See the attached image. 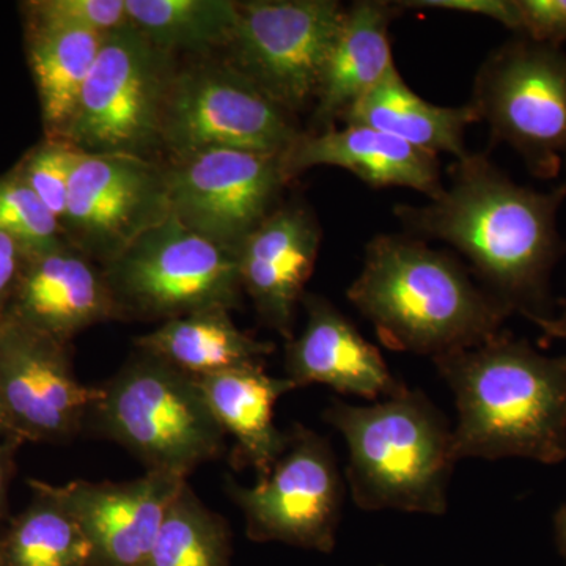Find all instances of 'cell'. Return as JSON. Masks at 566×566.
Masks as SVG:
<instances>
[{
    "instance_id": "1",
    "label": "cell",
    "mask_w": 566,
    "mask_h": 566,
    "mask_svg": "<svg viewBox=\"0 0 566 566\" xmlns=\"http://www.w3.org/2000/svg\"><path fill=\"white\" fill-rule=\"evenodd\" d=\"M449 185L424 205H395L406 232L463 253L482 289L528 322L551 318V274L566 243L557 214L566 180L542 192L517 185L486 155L468 153L449 169Z\"/></svg>"
},
{
    "instance_id": "2",
    "label": "cell",
    "mask_w": 566,
    "mask_h": 566,
    "mask_svg": "<svg viewBox=\"0 0 566 566\" xmlns=\"http://www.w3.org/2000/svg\"><path fill=\"white\" fill-rule=\"evenodd\" d=\"M433 363L455 395V461L566 460V354L545 356L501 331Z\"/></svg>"
},
{
    "instance_id": "3",
    "label": "cell",
    "mask_w": 566,
    "mask_h": 566,
    "mask_svg": "<svg viewBox=\"0 0 566 566\" xmlns=\"http://www.w3.org/2000/svg\"><path fill=\"white\" fill-rule=\"evenodd\" d=\"M346 296L387 348L431 359L490 340L510 316L455 256L411 234H376Z\"/></svg>"
},
{
    "instance_id": "4",
    "label": "cell",
    "mask_w": 566,
    "mask_h": 566,
    "mask_svg": "<svg viewBox=\"0 0 566 566\" xmlns=\"http://www.w3.org/2000/svg\"><path fill=\"white\" fill-rule=\"evenodd\" d=\"M323 416L344 436L346 480L360 510L444 515L453 430L430 398L405 387L368 406L334 400Z\"/></svg>"
},
{
    "instance_id": "5",
    "label": "cell",
    "mask_w": 566,
    "mask_h": 566,
    "mask_svg": "<svg viewBox=\"0 0 566 566\" xmlns=\"http://www.w3.org/2000/svg\"><path fill=\"white\" fill-rule=\"evenodd\" d=\"M98 389L88 420L147 471L188 479L226 449V433L196 376L155 354L137 349Z\"/></svg>"
},
{
    "instance_id": "6",
    "label": "cell",
    "mask_w": 566,
    "mask_h": 566,
    "mask_svg": "<svg viewBox=\"0 0 566 566\" xmlns=\"http://www.w3.org/2000/svg\"><path fill=\"white\" fill-rule=\"evenodd\" d=\"M103 270L120 319L164 323L243 303L237 253L192 232L172 212Z\"/></svg>"
},
{
    "instance_id": "7",
    "label": "cell",
    "mask_w": 566,
    "mask_h": 566,
    "mask_svg": "<svg viewBox=\"0 0 566 566\" xmlns=\"http://www.w3.org/2000/svg\"><path fill=\"white\" fill-rule=\"evenodd\" d=\"M538 178H556L566 158V54L524 36L495 48L476 71L469 102Z\"/></svg>"
},
{
    "instance_id": "8",
    "label": "cell",
    "mask_w": 566,
    "mask_h": 566,
    "mask_svg": "<svg viewBox=\"0 0 566 566\" xmlns=\"http://www.w3.org/2000/svg\"><path fill=\"white\" fill-rule=\"evenodd\" d=\"M172 57L133 25L104 35L63 139L84 153L148 158L161 145L164 104L177 73Z\"/></svg>"
},
{
    "instance_id": "9",
    "label": "cell",
    "mask_w": 566,
    "mask_h": 566,
    "mask_svg": "<svg viewBox=\"0 0 566 566\" xmlns=\"http://www.w3.org/2000/svg\"><path fill=\"white\" fill-rule=\"evenodd\" d=\"M227 493L240 506L245 535L333 553L345 501V482L329 441L293 424L289 444L271 471L253 486L229 480Z\"/></svg>"
},
{
    "instance_id": "10",
    "label": "cell",
    "mask_w": 566,
    "mask_h": 566,
    "mask_svg": "<svg viewBox=\"0 0 566 566\" xmlns=\"http://www.w3.org/2000/svg\"><path fill=\"white\" fill-rule=\"evenodd\" d=\"M300 134L292 114L229 62L177 71L170 82L161 145L174 158L208 148L281 156Z\"/></svg>"
},
{
    "instance_id": "11",
    "label": "cell",
    "mask_w": 566,
    "mask_h": 566,
    "mask_svg": "<svg viewBox=\"0 0 566 566\" xmlns=\"http://www.w3.org/2000/svg\"><path fill=\"white\" fill-rule=\"evenodd\" d=\"M344 13L335 0L238 2L227 62L293 115L315 102Z\"/></svg>"
},
{
    "instance_id": "12",
    "label": "cell",
    "mask_w": 566,
    "mask_h": 566,
    "mask_svg": "<svg viewBox=\"0 0 566 566\" xmlns=\"http://www.w3.org/2000/svg\"><path fill=\"white\" fill-rule=\"evenodd\" d=\"M170 212L166 167L144 156L82 151L61 223L65 240L104 266Z\"/></svg>"
},
{
    "instance_id": "13",
    "label": "cell",
    "mask_w": 566,
    "mask_h": 566,
    "mask_svg": "<svg viewBox=\"0 0 566 566\" xmlns=\"http://www.w3.org/2000/svg\"><path fill=\"white\" fill-rule=\"evenodd\" d=\"M166 170L175 218L237 255L245 237L277 208L289 182L281 156L234 148L178 156Z\"/></svg>"
},
{
    "instance_id": "14",
    "label": "cell",
    "mask_w": 566,
    "mask_h": 566,
    "mask_svg": "<svg viewBox=\"0 0 566 566\" xmlns=\"http://www.w3.org/2000/svg\"><path fill=\"white\" fill-rule=\"evenodd\" d=\"M98 386H85L69 344L0 316V411L7 436L22 442L70 441L88 422Z\"/></svg>"
},
{
    "instance_id": "15",
    "label": "cell",
    "mask_w": 566,
    "mask_h": 566,
    "mask_svg": "<svg viewBox=\"0 0 566 566\" xmlns=\"http://www.w3.org/2000/svg\"><path fill=\"white\" fill-rule=\"evenodd\" d=\"M186 482L147 471L128 482L74 480L52 488L91 545V566H142Z\"/></svg>"
},
{
    "instance_id": "16",
    "label": "cell",
    "mask_w": 566,
    "mask_h": 566,
    "mask_svg": "<svg viewBox=\"0 0 566 566\" xmlns=\"http://www.w3.org/2000/svg\"><path fill=\"white\" fill-rule=\"evenodd\" d=\"M3 315L69 345L95 324L120 319L102 264L69 241L28 253Z\"/></svg>"
},
{
    "instance_id": "17",
    "label": "cell",
    "mask_w": 566,
    "mask_h": 566,
    "mask_svg": "<svg viewBox=\"0 0 566 566\" xmlns=\"http://www.w3.org/2000/svg\"><path fill=\"white\" fill-rule=\"evenodd\" d=\"M322 227L301 200L275 208L238 249L241 283L263 324L293 338L294 316L314 274Z\"/></svg>"
},
{
    "instance_id": "18",
    "label": "cell",
    "mask_w": 566,
    "mask_h": 566,
    "mask_svg": "<svg viewBox=\"0 0 566 566\" xmlns=\"http://www.w3.org/2000/svg\"><path fill=\"white\" fill-rule=\"evenodd\" d=\"M301 304L307 322L303 333L285 346V378L296 389L323 385L368 400H382L405 389L381 352L329 300L305 293Z\"/></svg>"
},
{
    "instance_id": "19",
    "label": "cell",
    "mask_w": 566,
    "mask_h": 566,
    "mask_svg": "<svg viewBox=\"0 0 566 566\" xmlns=\"http://www.w3.org/2000/svg\"><path fill=\"white\" fill-rule=\"evenodd\" d=\"M285 180L312 167H340L374 188H409L434 199L444 189L438 156L417 150L374 128H344L301 133L281 155Z\"/></svg>"
},
{
    "instance_id": "20",
    "label": "cell",
    "mask_w": 566,
    "mask_h": 566,
    "mask_svg": "<svg viewBox=\"0 0 566 566\" xmlns=\"http://www.w3.org/2000/svg\"><path fill=\"white\" fill-rule=\"evenodd\" d=\"M401 11L398 3L381 0L345 7L315 95L316 132L335 128L395 69L389 28Z\"/></svg>"
},
{
    "instance_id": "21",
    "label": "cell",
    "mask_w": 566,
    "mask_h": 566,
    "mask_svg": "<svg viewBox=\"0 0 566 566\" xmlns=\"http://www.w3.org/2000/svg\"><path fill=\"white\" fill-rule=\"evenodd\" d=\"M197 381L223 433L234 439L233 464L249 465L262 479L289 444V431L275 427L274 406L296 387L285 376L268 375L264 364L200 376Z\"/></svg>"
},
{
    "instance_id": "22",
    "label": "cell",
    "mask_w": 566,
    "mask_h": 566,
    "mask_svg": "<svg viewBox=\"0 0 566 566\" xmlns=\"http://www.w3.org/2000/svg\"><path fill=\"white\" fill-rule=\"evenodd\" d=\"M476 122L480 118L471 103L450 107L424 102L409 88L397 66L342 120L389 134L417 150L436 156L449 153L457 159L468 155L465 129Z\"/></svg>"
},
{
    "instance_id": "23",
    "label": "cell",
    "mask_w": 566,
    "mask_h": 566,
    "mask_svg": "<svg viewBox=\"0 0 566 566\" xmlns=\"http://www.w3.org/2000/svg\"><path fill=\"white\" fill-rule=\"evenodd\" d=\"M104 35L24 17L25 54L41 109L44 136L63 137Z\"/></svg>"
},
{
    "instance_id": "24",
    "label": "cell",
    "mask_w": 566,
    "mask_h": 566,
    "mask_svg": "<svg viewBox=\"0 0 566 566\" xmlns=\"http://www.w3.org/2000/svg\"><path fill=\"white\" fill-rule=\"evenodd\" d=\"M136 345L196 378L264 364V357L274 352L271 342L243 333L227 308H207L164 322L136 338Z\"/></svg>"
},
{
    "instance_id": "25",
    "label": "cell",
    "mask_w": 566,
    "mask_h": 566,
    "mask_svg": "<svg viewBox=\"0 0 566 566\" xmlns=\"http://www.w3.org/2000/svg\"><path fill=\"white\" fill-rule=\"evenodd\" d=\"M31 504L0 532L2 566H91L84 532L51 483L29 480Z\"/></svg>"
},
{
    "instance_id": "26",
    "label": "cell",
    "mask_w": 566,
    "mask_h": 566,
    "mask_svg": "<svg viewBox=\"0 0 566 566\" xmlns=\"http://www.w3.org/2000/svg\"><path fill=\"white\" fill-rule=\"evenodd\" d=\"M126 9L133 28L172 55L229 46L238 20L230 0H126Z\"/></svg>"
},
{
    "instance_id": "27",
    "label": "cell",
    "mask_w": 566,
    "mask_h": 566,
    "mask_svg": "<svg viewBox=\"0 0 566 566\" xmlns=\"http://www.w3.org/2000/svg\"><path fill=\"white\" fill-rule=\"evenodd\" d=\"M232 553L229 523L186 482L142 566H230Z\"/></svg>"
},
{
    "instance_id": "28",
    "label": "cell",
    "mask_w": 566,
    "mask_h": 566,
    "mask_svg": "<svg viewBox=\"0 0 566 566\" xmlns=\"http://www.w3.org/2000/svg\"><path fill=\"white\" fill-rule=\"evenodd\" d=\"M0 233L9 234L29 252L43 251L66 241L61 221L14 167L0 175Z\"/></svg>"
},
{
    "instance_id": "29",
    "label": "cell",
    "mask_w": 566,
    "mask_h": 566,
    "mask_svg": "<svg viewBox=\"0 0 566 566\" xmlns=\"http://www.w3.org/2000/svg\"><path fill=\"white\" fill-rule=\"evenodd\" d=\"M82 150L63 137H46L25 151L14 169L62 222L69 200L71 175Z\"/></svg>"
},
{
    "instance_id": "30",
    "label": "cell",
    "mask_w": 566,
    "mask_h": 566,
    "mask_svg": "<svg viewBox=\"0 0 566 566\" xmlns=\"http://www.w3.org/2000/svg\"><path fill=\"white\" fill-rule=\"evenodd\" d=\"M22 17L57 22L109 35L129 28L126 0H31L21 3Z\"/></svg>"
},
{
    "instance_id": "31",
    "label": "cell",
    "mask_w": 566,
    "mask_h": 566,
    "mask_svg": "<svg viewBox=\"0 0 566 566\" xmlns=\"http://www.w3.org/2000/svg\"><path fill=\"white\" fill-rule=\"evenodd\" d=\"M516 35L560 48L566 41V0H515Z\"/></svg>"
},
{
    "instance_id": "32",
    "label": "cell",
    "mask_w": 566,
    "mask_h": 566,
    "mask_svg": "<svg viewBox=\"0 0 566 566\" xmlns=\"http://www.w3.org/2000/svg\"><path fill=\"white\" fill-rule=\"evenodd\" d=\"M397 3L403 10H442L474 14V17L499 22L512 32L516 29L515 0H408V2Z\"/></svg>"
},
{
    "instance_id": "33",
    "label": "cell",
    "mask_w": 566,
    "mask_h": 566,
    "mask_svg": "<svg viewBox=\"0 0 566 566\" xmlns=\"http://www.w3.org/2000/svg\"><path fill=\"white\" fill-rule=\"evenodd\" d=\"M28 253L24 245L9 234L0 233V316L9 308Z\"/></svg>"
},
{
    "instance_id": "34",
    "label": "cell",
    "mask_w": 566,
    "mask_h": 566,
    "mask_svg": "<svg viewBox=\"0 0 566 566\" xmlns=\"http://www.w3.org/2000/svg\"><path fill=\"white\" fill-rule=\"evenodd\" d=\"M24 442L17 438L0 439V520H3L9 505V493L14 469H17V453Z\"/></svg>"
},
{
    "instance_id": "35",
    "label": "cell",
    "mask_w": 566,
    "mask_h": 566,
    "mask_svg": "<svg viewBox=\"0 0 566 566\" xmlns=\"http://www.w3.org/2000/svg\"><path fill=\"white\" fill-rule=\"evenodd\" d=\"M560 311L554 314L551 318L534 319L535 326L539 327L543 335L549 340H565L566 342V297L558 301Z\"/></svg>"
},
{
    "instance_id": "36",
    "label": "cell",
    "mask_w": 566,
    "mask_h": 566,
    "mask_svg": "<svg viewBox=\"0 0 566 566\" xmlns=\"http://www.w3.org/2000/svg\"><path fill=\"white\" fill-rule=\"evenodd\" d=\"M554 539H556L558 554L564 558L566 566V502L554 515Z\"/></svg>"
},
{
    "instance_id": "37",
    "label": "cell",
    "mask_w": 566,
    "mask_h": 566,
    "mask_svg": "<svg viewBox=\"0 0 566 566\" xmlns=\"http://www.w3.org/2000/svg\"><path fill=\"white\" fill-rule=\"evenodd\" d=\"M7 438L6 423H3L2 411H0V439Z\"/></svg>"
},
{
    "instance_id": "38",
    "label": "cell",
    "mask_w": 566,
    "mask_h": 566,
    "mask_svg": "<svg viewBox=\"0 0 566 566\" xmlns=\"http://www.w3.org/2000/svg\"><path fill=\"white\" fill-rule=\"evenodd\" d=\"M0 566H2V564H0Z\"/></svg>"
}]
</instances>
